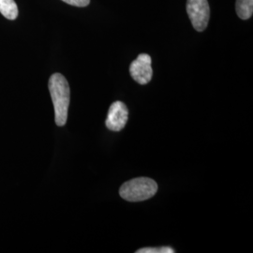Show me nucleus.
Listing matches in <instances>:
<instances>
[{
  "label": "nucleus",
  "mask_w": 253,
  "mask_h": 253,
  "mask_svg": "<svg viewBox=\"0 0 253 253\" xmlns=\"http://www.w3.org/2000/svg\"><path fill=\"white\" fill-rule=\"evenodd\" d=\"M158 191L157 183L148 177H138L125 182L120 190V196L128 202H142L150 199Z\"/></svg>",
  "instance_id": "2"
},
{
  "label": "nucleus",
  "mask_w": 253,
  "mask_h": 253,
  "mask_svg": "<svg viewBox=\"0 0 253 253\" xmlns=\"http://www.w3.org/2000/svg\"><path fill=\"white\" fill-rule=\"evenodd\" d=\"M49 91L54 108V121L58 126H63L68 118L71 90L67 79L60 73H54L49 79Z\"/></svg>",
  "instance_id": "1"
},
{
  "label": "nucleus",
  "mask_w": 253,
  "mask_h": 253,
  "mask_svg": "<svg viewBox=\"0 0 253 253\" xmlns=\"http://www.w3.org/2000/svg\"><path fill=\"white\" fill-rule=\"evenodd\" d=\"M151 63L152 59L149 54H139L129 66V73L133 80L140 84H146L151 81L153 76Z\"/></svg>",
  "instance_id": "4"
},
{
  "label": "nucleus",
  "mask_w": 253,
  "mask_h": 253,
  "mask_svg": "<svg viewBox=\"0 0 253 253\" xmlns=\"http://www.w3.org/2000/svg\"><path fill=\"white\" fill-rule=\"evenodd\" d=\"M187 12L195 30L202 32L208 27L210 18L208 0H187Z\"/></svg>",
  "instance_id": "3"
},
{
  "label": "nucleus",
  "mask_w": 253,
  "mask_h": 253,
  "mask_svg": "<svg viewBox=\"0 0 253 253\" xmlns=\"http://www.w3.org/2000/svg\"><path fill=\"white\" fill-rule=\"evenodd\" d=\"M128 110L126 104L122 101H115L109 109L105 125L110 130L120 131L126 126Z\"/></svg>",
  "instance_id": "5"
},
{
  "label": "nucleus",
  "mask_w": 253,
  "mask_h": 253,
  "mask_svg": "<svg viewBox=\"0 0 253 253\" xmlns=\"http://www.w3.org/2000/svg\"><path fill=\"white\" fill-rule=\"evenodd\" d=\"M0 12L9 20H15L18 16V8L14 0H0Z\"/></svg>",
  "instance_id": "7"
},
{
  "label": "nucleus",
  "mask_w": 253,
  "mask_h": 253,
  "mask_svg": "<svg viewBox=\"0 0 253 253\" xmlns=\"http://www.w3.org/2000/svg\"><path fill=\"white\" fill-rule=\"evenodd\" d=\"M62 1L75 7H86L90 3V0H62Z\"/></svg>",
  "instance_id": "9"
},
{
  "label": "nucleus",
  "mask_w": 253,
  "mask_h": 253,
  "mask_svg": "<svg viewBox=\"0 0 253 253\" xmlns=\"http://www.w3.org/2000/svg\"><path fill=\"white\" fill-rule=\"evenodd\" d=\"M137 253H175L172 248L161 247V248H145L136 252Z\"/></svg>",
  "instance_id": "8"
},
{
  "label": "nucleus",
  "mask_w": 253,
  "mask_h": 253,
  "mask_svg": "<svg viewBox=\"0 0 253 253\" xmlns=\"http://www.w3.org/2000/svg\"><path fill=\"white\" fill-rule=\"evenodd\" d=\"M235 10L238 17L248 20L253 16V0H236Z\"/></svg>",
  "instance_id": "6"
}]
</instances>
